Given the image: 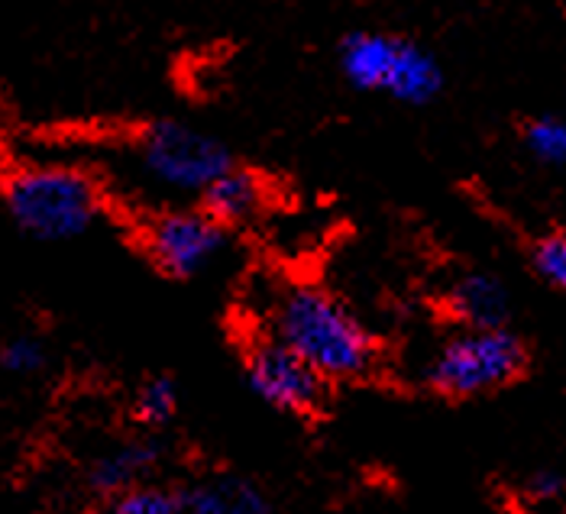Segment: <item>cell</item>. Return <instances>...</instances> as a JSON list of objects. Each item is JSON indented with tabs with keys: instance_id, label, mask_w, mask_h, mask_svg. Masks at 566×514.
<instances>
[{
	"instance_id": "cell-13",
	"label": "cell",
	"mask_w": 566,
	"mask_h": 514,
	"mask_svg": "<svg viewBox=\"0 0 566 514\" xmlns=\"http://www.w3.org/2000/svg\"><path fill=\"white\" fill-rule=\"evenodd\" d=\"M181 499L159 489V485H136L130 492H120L111 499V512L107 514H181Z\"/></svg>"
},
{
	"instance_id": "cell-11",
	"label": "cell",
	"mask_w": 566,
	"mask_h": 514,
	"mask_svg": "<svg viewBox=\"0 0 566 514\" xmlns=\"http://www.w3.org/2000/svg\"><path fill=\"white\" fill-rule=\"evenodd\" d=\"M156 460H159V450L153 443H124V447L107 450L101 460H94L87 479L101 495L114 499L136 485H146L143 479L156 466Z\"/></svg>"
},
{
	"instance_id": "cell-14",
	"label": "cell",
	"mask_w": 566,
	"mask_h": 514,
	"mask_svg": "<svg viewBox=\"0 0 566 514\" xmlns=\"http://www.w3.org/2000/svg\"><path fill=\"white\" fill-rule=\"evenodd\" d=\"M527 149L551 166H566V120L557 117H541L524 129Z\"/></svg>"
},
{
	"instance_id": "cell-7",
	"label": "cell",
	"mask_w": 566,
	"mask_h": 514,
	"mask_svg": "<svg viewBox=\"0 0 566 514\" xmlns=\"http://www.w3.org/2000/svg\"><path fill=\"white\" fill-rule=\"evenodd\" d=\"M450 307L460 321H467V331H495L505 327L509 292L489 272H467L450 289Z\"/></svg>"
},
{
	"instance_id": "cell-18",
	"label": "cell",
	"mask_w": 566,
	"mask_h": 514,
	"mask_svg": "<svg viewBox=\"0 0 566 514\" xmlns=\"http://www.w3.org/2000/svg\"><path fill=\"white\" fill-rule=\"evenodd\" d=\"M560 492H564V479H560L557 472L541 470L527 479V495L537 499V502H551V499H557Z\"/></svg>"
},
{
	"instance_id": "cell-12",
	"label": "cell",
	"mask_w": 566,
	"mask_h": 514,
	"mask_svg": "<svg viewBox=\"0 0 566 514\" xmlns=\"http://www.w3.org/2000/svg\"><path fill=\"white\" fill-rule=\"evenodd\" d=\"M440 87H443V75H440L434 55L424 52L421 45L401 40L398 52H395L389 82L382 91H389L395 101H405V104H428Z\"/></svg>"
},
{
	"instance_id": "cell-8",
	"label": "cell",
	"mask_w": 566,
	"mask_h": 514,
	"mask_svg": "<svg viewBox=\"0 0 566 514\" xmlns=\"http://www.w3.org/2000/svg\"><path fill=\"white\" fill-rule=\"evenodd\" d=\"M181 508L185 514H272L260 489L237 475L201 479L181 495Z\"/></svg>"
},
{
	"instance_id": "cell-5",
	"label": "cell",
	"mask_w": 566,
	"mask_h": 514,
	"mask_svg": "<svg viewBox=\"0 0 566 514\" xmlns=\"http://www.w3.org/2000/svg\"><path fill=\"white\" fill-rule=\"evenodd\" d=\"M149 259L172 279H191L211 269L227 246V230L205 211H166L143 233Z\"/></svg>"
},
{
	"instance_id": "cell-10",
	"label": "cell",
	"mask_w": 566,
	"mask_h": 514,
	"mask_svg": "<svg viewBox=\"0 0 566 514\" xmlns=\"http://www.w3.org/2000/svg\"><path fill=\"white\" fill-rule=\"evenodd\" d=\"M262 204H265V188L260 178L253 171L233 169V166L205 191V214L214 217L220 227L253 220L262 211Z\"/></svg>"
},
{
	"instance_id": "cell-2",
	"label": "cell",
	"mask_w": 566,
	"mask_h": 514,
	"mask_svg": "<svg viewBox=\"0 0 566 514\" xmlns=\"http://www.w3.org/2000/svg\"><path fill=\"white\" fill-rule=\"evenodd\" d=\"M7 208L20 230L36 240H75L101 211V191L85 171L30 166L7 178Z\"/></svg>"
},
{
	"instance_id": "cell-16",
	"label": "cell",
	"mask_w": 566,
	"mask_h": 514,
	"mask_svg": "<svg viewBox=\"0 0 566 514\" xmlns=\"http://www.w3.org/2000/svg\"><path fill=\"white\" fill-rule=\"evenodd\" d=\"M534 269L544 282L557 285L560 292H566V233H554L544 237L534 246Z\"/></svg>"
},
{
	"instance_id": "cell-1",
	"label": "cell",
	"mask_w": 566,
	"mask_h": 514,
	"mask_svg": "<svg viewBox=\"0 0 566 514\" xmlns=\"http://www.w3.org/2000/svg\"><path fill=\"white\" fill-rule=\"evenodd\" d=\"M272 337L321 379H359L376 366V340L344 301L317 285L285 289L272 304Z\"/></svg>"
},
{
	"instance_id": "cell-17",
	"label": "cell",
	"mask_w": 566,
	"mask_h": 514,
	"mask_svg": "<svg viewBox=\"0 0 566 514\" xmlns=\"http://www.w3.org/2000/svg\"><path fill=\"white\" fill-rule=\"evenodd\" d=\"M0 363H3L7 373L33 376V373H40L45 366V346L36 337H13L10 343H3Z\"/></svg>"
},
{
	"instance_id": "cell-4",
	"label": "cell",
	"mask_w": 566,
	"mask_h": 514,
	"mask_svg": "<svg viewBox=\"0 0 566 514\" xmlns=\"http://www.w3.org/2000/svg\"><path fill=\"white\" fill-rule=\"evenodd\" d=\"M143 171L172 191H208L230 169V153L214 136L185 124H153L136 146Z\"/></svg>"
},
{
	"instance_id": "cell-9",
	"label": "cell",
	"mask_w": 566,
	"mask_h": 514,
	"mask_svg": "<svg viewBox=\"0 0 566 514\" xmlns=\"http://www.w3.org/2000/svg\"><path fill=\"white\" fill-rule=\"evenodd\" d=\"M398 43L401 40L382 36V33H353L347 43L340 45V69L349 85L363 87V91H382L392 72Z\"/></svg>"
},
{
	"instance_id": "cell-6",
	"label": "cell",
	"mask_w": 566,
	"mask_h": 514,
	"mask_svg": "<svg viewBox=\"0 0 566 514\" xmlns=\"http://www.w3.org/2000/svg\"><path fill=\"white\" fill-rule=\"evenodd\" d=\"M247 379L265 405L289 411V415H311L324 401V382H327L298 353H292L275 337L250 346Z\"/></svg>"
},
{
	"instance_id": "cell-15",
	"label": "cell",
	"mask_w": 566,
	"mask_h": 514,
	"mask_svg": "<svg viewBox=\"0 0 566 514\" xmlns=\"http://www.w3.org/2000/svg\"><path fill=\"white\" fill-rule=\"evenodd\" d=\"M178 408V391H175L172 379L159 376L149 379L136 395V418L143 424H166Z\"/></svg>"
},
{
	"instance_id": "cell-3",
	"label": "cell",
	"mask_w": 566,
	"mask_h": 514,
	"mask_svg": "<svg viewBox=\"0 0 566 514\" xmlns=\"http://www.w3.org/2000/svg\"><path fill=\"white\" fill-rule=\"evenodd\" d=\"M527 366L524 343L505 327L463 331L443 343L428 366V382L447 398H470L515 382Z\"/></svg>"
}]
</instances>
